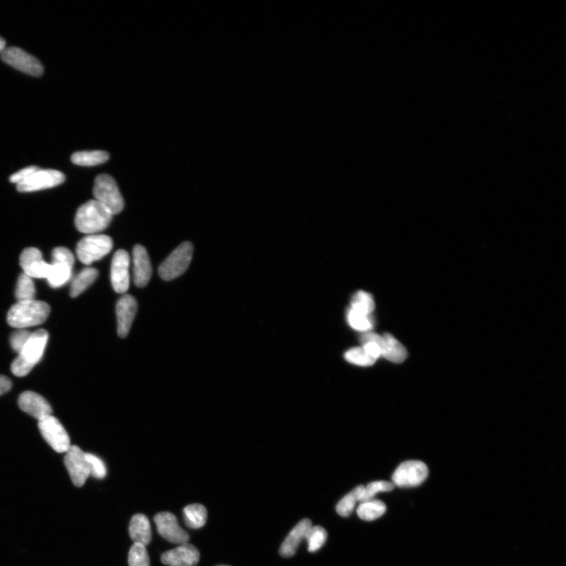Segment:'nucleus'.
<instances>
[{
  "mask_svg": "<svg viewBox=\"0 0 566 566\" xmlns=\"http://www.w3.org/2000/svg\"><path fill=\"white\" fill-rule=\"evenodd\" d=\"M66 176L62 172L54 170H38L26 181L17 185L21 193L38 192L59 186L64 183Z\"/></svg>",
  "mask_w": 566,
  "mask_h": 566,
  "instance_id": "10",
  "label": "nucleus"
},
{
  "mask_svg": "<svg viewBox=\"0 0 566 566\" xmlns=\"http://www.w3.org/2000/svg\"><path fill=\"white\" fill-rule=\"evenodd\" d=\"M5 48H6V42L1 37H0V54L2 53L3 51Z\"/></svg>",
  "mask_w": 566,
  "mask_h": 566,
  "instance_id": "40",
  "label": "nucleus"
},
{
  "mask_svg": "<svg viewBox=\"0 0 566 566\" xmlns=\"http://www.w3.org/2000/svg\"><path fill=\"white\" fill-rule=\"evenodd\" d=\"M130 257L124 250L115 253L112 259L111 280L113 290L118 293L128 291L130 285Z\"/></svg>",
  "mask_w": 566,
  "mask_h": 566,
  "instance_id": "13",
  "label": "nucleus"
},
{
  "mask_svg": "<svg viewBox=\"0 0 566 566\" xmlns=\"http://www.w3.org/2000/svg\"><path fill=\"white\" fill-rule=\"evenodd\" d=\"M12 388V382L4 375H0V396H2Z\"/></svg>",
  "mask_w": 566,
  "mask_h": 566,
  "instance_id": "39",
  "label": "nucleus"
},
{
  "mask_svg": "<svg viewBox=\"0 0 566 566\" xmlns=\"http://www.w3.org/2000/svg\"><path fill=\"white\" fill-rule=\"evenodd\" d=\"M137 308L136 300L129 294L119 299L116 306V314L118 334L120 338H125L128 336L137 313Z\"/></svg>",
  "mask_w": 566,
  "mask_h": 566,
  "instance_id": "15",
  "label": "nucleus"
},
{
  "mask_svg": "<svg viewBox=\"0 0 566 566\" xmlns=\"http://www.w3.org/2000/svg\"><path fill=\"white\" fill-rule=\"evenodd\" d=\"M64 463L75 486L82 487L91 475L86 453L78 446H73L66 453Z\"/></svg>",
  "mask_w": 566,
  "mask_h": 566,
  "instance_id": "11",
  "label": "nucleus"
},
{
  "mask_svg": "<svg viewBox=\"0 0 566 566\" xmlns=\"http://www.w3.org/2000/svg\"><path fill=\"white\" fill-rule=\"evenodd\" d=\"M32 333L26 330V329H19V331L14 332L10 335V344L11 348L20 354L21 351L24 348V346L30 339Z\"/></svg>",
  "mask_w": 566,
  "mask_h": 566,
  "instance_id": "36",
  "label": "nucleus"
},
{
  "mask_svg": "<svg viewBox=\"0 0 566 566\" xmlns=\"http://www.w3.org/2000/svg\"><path fill=\"white\" fill-rule=\"evenodd\" d=\"M379 345L382 349V357L385 360L394 363H401L407 359L406 348L392 334L386 333L381 335Z\"/></svg>",
  "mask_w": 566,
  "mask_h": 566,
  "instance_id": "20",
  "label": "nucleus"
},
{
  "mask_svg": "<svg viewBox=\"0 0 566 566\" xmlns=\"http://www.w3.org/2000/svg\"><path fill=\"white\" fill-rule=\"evenodd\" d=\"M217 566H229V565H217Z\"/></svg>",
  "mask_w": 566,
  "mask_h": 566,
  "instance_id": "41",
  "label": "nucleus"
},
{
  "mask_svg": "<svg viewBox=\"0 0 566 566\" xmlns=\"http://www.w3.org/2000/svg\"><path fill=\"white\" fill-rule=\"evenodd\" d=\"M99 276V271L94 268H86L74 277L71 285V296L77 298L84 293Z\"/></svg>",
  "mask_w": 566,
  "mask_h": 566,
  "instance_id": "22",
  "label": "nucleus"
},
{
  "mask_svg": "<svg viewBox=\"0 0 566 566\" xmlns=\"http://www.w3.org/2000/svg\"><path fill=\"white\" fill-rule=\"evenodd\" d=\"M129 566H149V558L146 546L134 544L129 553Z\"/></svg>",
  "mask_w": 566,
  "mask_h": 566,
  "instance_id": "33",
  "label": "nucleus"
},
{
  "mask_svg": "<svg viewBox=\"0 0 566 566\" xmlns=\"http://www.w3.org/2000/svg\"><path fill=\"white\" fill-rule=\"evenodd\" d=\"M193 252V245L189 241H185L177 247L160 265L158 273L161 278L171 281L183 275L192 262Z\"/></svg>",
  "mask_w": 566,
  "mask_h": 566,
  "instance_id": "6",
  "label": "nucleus"
},
{
  "mask_svg": "<svg viewBox=\"0 0 566 566\" xmlns=\"http://www.w3.org/2000/svg\"><path fill=\"white\" fill-rule=\"evenodd\" d=\"M52 263L66 264L73 267L75 257L73 253L66 247H57L52 251Z\"/></svg>",
  "mask_w": 566,
  "mask_h": 566,
  "instance_id": "37",
  "label": "nucleus"
},
{
  "mask_svg": "<svg viewBox=\"0 0 566 566\" xmlns=\"http://www.w3.org/2000/svg\"><path fill=\"white\" fill-rule=\"evenodd\" d=\"M1 59L8 65L30 76L40 77L44 73V69L42 62L21 48H5L1 53Z\"/></svg>",
  "mask_w": 566,
  "mask_h": 566,
  "instance_id": "9",
  "label": "nucleus"
},
{
  "mask_svg": "<svg viewBox=\"0 0 566 566\" xmlns=\"http://www.w3.org/2000/svg\"><path fill=\"white\" fill-rule=\"evenodd\" d=\"M365 487L363 485L357 486L338 502L336 511L340 516L349 517L351 515L356 502H361L363 493H365Z\"/></svg>",
  "mask_w": 566,
  "mask_h": 566,
  "instance_id": "27",
  "label": "nucleus"
},
{
  "mask_svg": "<svg viewBox=\"0 0 566 566\" xmlns=\"http://www.w3.org/2000/svg\"><path fill=\"white\" fill-rule=\"evenodd\" d=\"M304 539L308 542L309 551L316 552L325 545L327 539V533L321 527H311L306 533Z\"/></svg>",
  "mask_w": 566,
  "mask_h": 566,
  "instance_id": "32",
  "label": "nucleus"
},
{
  "mask_svg": "<svg viewBox=\"0 0 566 566\" xmlns=\"http://www.w3.org/2000/svg\"><path fill=\"white\" fill-rule=\"evenodd\" d=\"M347 321L352 329L363 333L371 331L374 327L372 316L360 313L352 309L348 310Z\"/></svg>",
  "mask_w": 566,
  "mask_h": 566,
  "instance_id": "28",
  "label": "nucleus"
},
{
  "mask_svg": "<svg viewBox=\"0 0 566 566\" xmlns=\"http://www.w3.org/2000/svg\"><path fill=\"white\" fill-rule=\"evenodd\" d=\"M95 200L112 213L118 214L124 210L125 202L114 179L107 174L96 177L93 189Z\"/></svg>",
  "mask_w": 566,
  "mask_h": 566,
  "instance_id": "4",
  "label": "nucleus"
},
{
  "mask_svg": "<svg viewBox=\"0 0 566 566\" xmlns=\"http://www.w3.org/2000/svg\"><path fill=\"white\" fill-rule=\"evenodd\" d=\"M394 487V484L389 482L378 481L369 483L365 487V493L360 502L373 500L375 495L379 493L391 492Z\"/></svg>",
  "mask_w": 566,
  "mask_h": 566,
  "instance_id": "34",
  "label": "nucleus"
},
{
  "mask_svg": "<svg viewBox=\"0 0 566 566\" xmlns=\"http://www.w3.org/2000/svg\"><path fill=\"white\" fill-rule=\"evenodd\" d=\"M309 519H304L294 527L281 545L280 553L281 556L290 558L296 554L300 542L304 539L307 531L311 527Z\"/></svg>",
  "mask_w": 566,
  "mask_h": 566,
  "instance_id": "19",
  "label": "nucleus"
},
{
  "mask_svg": "<svg viewBox=\"0 0 566 566\" xmlns=\"http://www.w3.org/2000/svg\"><path fill=\"white\" fill-rule=\"evenodd\" d=\"M50 313V306L42 300H22L10 309L7 320L10 327L26 329L43 325Z\"/></svg>",
  "mask_w": 566,
  "mask_h": 566,
  "instance_id": "1",
  "label": "nucleus"
},
{
  "mask_svg": "<svg viewBox=\"0 0 566 566\" xmlns=\"http://www.w3.org/2000/svg\"><path fill=\"white\" fill-rule=\"evenodd\" d=\"M19 406L23 412L38 421L52 414V408L48 401L32 391L22 392L19 398Z\"/></svg>",
  "mask_w": 566,
  "mask_h": 566,
  "instance_id": "16",
  "label": "nucleus"
},
{
  "mask_svg": "<svg viewBox=\"0 0 566 566\" xmlns=\"http://www.w3.org/2000/svg\"><path fill=\"white\" fill-rule=\"evenodd\" d=\"M386 511V506L383 501L368 500L360 502L357 508V515L363 521L372 522L382 517Z\"/></svg>",
  "mask_w": 566,
  "mask_h": 566,
  "instance_id": "26",
  "label": "nucleus"
},
{
  "mask_svg": "<svg viewBox=\"0 0 566 566\" xmlns=\"http://www.w3.org/2000/svg\"><path fill=\"white\" fill-rule=\"evenodd\" d=\"M134 264L135 285L140 288L146 286L152 278V267L147 250L141 245L134 247Z\"/></svg>",
  "mask_w": 566,
  "mask_h": 566,
  "instance_id": "18",
  "label": "nucleus"
},
{
  "mask_svg": "<svg viewBox=\"0 0 566 566\" xmlns=\"http://www.w3.org/2000/svg\"><path fill=\"white\" fill-rule=\"evenodd\" d=\"M49 338L44 329L32 333L24 348L11 365V372L17 377H25L42 360Z\"/></svg>",
  "mask_w": 566,
  "mask_h": 566,
  "instance_id": "2",
  "label": "nucleus"
},
{
  "mask_svg": "<svg viewBox=\"0 0 566 566\" xmlns=\"http://www.w3.org/2000/svg\"><path fill=\"white\" fill-rule=\"evenodd\" d=\"M112 219V213L94 199L79 208L75 217V225L80 232L96 235L106 230Z\"/></svg>",
  "mask_w": 566,
  "mask_h": 566,
  "instance_id": "3",
  "label": "nucleus"
},
{
  "mask_svg": "<svg viewBox=\"0 0 566 566\" xmlns=\"http://www.w3.org/2000/svg\"><path fill=\"white\" fill-rule=\"evenodd\" d=\"M129 534L134 544L147 546L152 541V528L147 516L136 515L131 519L129 524Z\"/></svg>",
  "mask_w": 566,
  "mask_h": 566,
  "instance_id": "21",
  "label": "nucleus"
},
{
  "mask_svg": "<svg viewBox=\"0 0 566 566\" xmlns=\"http://www.w3.org/2000/svg\"><path fill=\"white\" fill-rule=\"evenodd\" d=\"M111 237L105 235H89L80 240L77 246V256L80 262L90 265L100 261L113 249Z\"/></svg>",
  "mask_w": 566,
  "mask_h": 566,
  "instance_id": "5",
  "label": "nucleus"
},
{
  "mask_svg": "<svg viewBox=\"0 0 566 566\" xmlns=\"http://www.w3.org/2000/svg\"><path fill=\"white\" fill-rule=\"evenodd\" d=\"M109 154L103 150H92V152H80L72 155L71 161L75 165L80 166L91 167L107 163Z\"/></svg>",
  "mask_w": 566,
  "mask_h": 566,
  "instance_id": "24",
  "label": "nucleus"
},
{
  "mask_svg": "<svg viewBox=\"0 0 566 566\" xmlns=\"http://www.w3.org/2000/svg\"><path fill=\"white\" fill-rule=\"evenodd\" d=\"M199 559L197 548L188 542L161 556V562L167 566H195Z\"/></svg>",
  "mask_w": 566,
  "mask_h": 566,
  "instance_id": "17",
  "label": "nucleus"
},
{
  "mask_svg": "<svg viewBox=\"0 0 566 566\" xmlns=\"http://www.w3.org/2000/svg\"><path fill=\"white\" fill-rule=\"evenodd\" d=\"M86 459L88 460L92 477L102 479L107 476V467L101 459L90 453H86Z\"/></svg>",
  "mask_w": 566,
  "mask_h": 566,
  "instance_id": "35",
  "label": "nucleus"
},
{
  "mask_svg": "<svg viewBox=\"0 0 566 566\" xmlns=\"http://www.w3.org/2000/svg\"><path fill=\"white\" fill-rule=\"evenodd\" d=\"M374 306V299L371 294L365 291H359L352 297L350 309L363 314L372 316Z\"/></svg>",
  "mask_w": 566,
  "mask_h": 566,
  "instance_id": "31",
  "label": "nucleus"
},
{
  "mask_svg": "<svg viewBox=\"0 0 566 566\" xmlns=\"http://www.w3.org/2000/svg\"><path fill=\"white\" fill-rule=\"evenodd\" d=\"M73 268L66 264L51 263L46 280L52 288H60L72 280Z\"/></svg>",
  "mask_w": 566,
  "mask_h": 566,
  "instance_id": "23",
  "label": "nucleus"
},
{
  "mask_svg": "<svg viewBox=\"0 0 566 566\" xmlns=\"http://www.w3.org/2000/svg\"><path fill=\"white\" fill-rule=\"evenodd\" d=\"M429 475L428 467L419 460L404 462L392 475V484L399 488H412L423 484Z\"/></svg>",
  "mask_w": 566,
  "mask_h": 566,
  "instance_id": "8",
  "label": "nucleus"
},
{
  "mask_svg": "<svg viewBox=\"0 0 566 566\" xmlns=\"http://www.w3.org/2000/svg\"><path fill=\"white\" fill-rule=\"evenodd\" d=\"M345 359L352 365L360 367L372 366L377 361L363 348V346L352 348L345 352Z\"/></svg>",
  "mask_w": 566,
  "mask_h": 566,
  "instance_id": "30",
  "label": "nucleus"
},
{
  "mask_svg": "<svg viewBox=\"0 0 566 566\" xmlns=\"http://www.w3.org/2000/svg\"><path fill=\"white\" fill-rule=\"evenodd\" d=\"M39 170L37 166H30L17 172L15 174L11 175L10 181L13 183L19 184L27 180L28 177L32 176L33 173Z\"/></svg>",
  "mask_w": 566,
  "mask_h": 566,
  "instance_id": "38",
  "label": "nucleus"
},
{
  "mask_svg": "<svg viewBox=\"0 0 566 566\" xmlns=\"http://www.w3.org/2000/svg\"><path fill=\"white\" fill-rule=\"evenodd\" d=\"M184 521L190 529H198L203 527L207 521V511L201 504L188 505L183 509Z\"/></svg>",
  "mask_w": 566,
  "mask_h": 566,
  "instance_id": "25",
  "label": "nucleus"
},
{
  "mask_svg": "<svg viewBox=\"0 0 566 566\" xmlns=\"http://www.w3.org/2000/svg\"><path fill=\"white\" fill-rule=\"evenodd\" d=\"M38 427L44 440L55 452L66 453L71 447V438L64 426L53 415L39 420Z\"/></svg>",
  "mask_w": 566,
  "mask_h": 566,
  "instance_id": "7",
  "label": "nucleus"
},
{
  "mask_svg": "<svg viewBox=\"0 0 566 566\" xmlns=\"http://www.w3.org/2000/svg\"><path fill=\"white\" fill-rule=\"evenodd\" d=\"M35 295H36V288H35L33 279L22 273L17 280L15 289V298L17 302L33 300Z\"/></svg>",
  "mask_w": 566,
  "mask_h": 566,
  "instance_id": "29",
  "label": "nucleus"
},
{
  "mask_svg": "<svg viewBox=\"0 0 566 566\" xmlns=\"http://www.w3.org/2000/svg\"><path fill=\"white\" fill-rule=\"evenodd\" d=\"M159 534L167 541L176 545L187 544L189 535L178 523L174 515L170 512H161L154 517Z\"/></svg>",
  "mask_w": 566,
  "mask_h": 566,
  "instance_id": "12",
  "label": "nucleus"
},
{
  "mask_svg": "<svg viewBox=\"0 0 566 566\" xmlns=\"http://www.w3.org/2000/svg\"><path fill=\"white\" fill-rule=\"evenodd\" d=\"M20 265L24 274L32 279H46L48 274L50 264L43 259L42 253L37 248H26L20 257Z\"/></svg>",
  "mask_w": 566,
  "mask_h": 566,
  "instance_id": "14",
  "label": "nucleus"
}]
</instances>
